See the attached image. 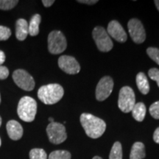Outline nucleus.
<instances>
[{
  "label": "nucleus",
  "mask_w": 159,
  "mask_h": 159,
  "mask_svg": "<svg viewBox=\"0 0 159 159\" xmlns=\"http://www.w3.org/2000/svg\"><path fill=\"white\" fill-rule=\"evenodd\" d=\"M80 123L85 134L91 139L102 136L106 129V124L102 119L87 113L81 114Z\"/></svg>",
  "instance_id": "nucleus-1"
},
{
  "label": "nucleus",
  "mask_w": 159,
  "mask_h": 159,
  "mask_svg": "<svg viewBox=\"0 0 159 159\" xmlns=\"http://www.w3.org/2000/svg\"><path fill=\"white\" fill-rule=\"evenodd\" d=\"M63 94V87L57 83L43 85L38 91V97L46 105L55 104L62 99Z\"/></svg>",
  "instance_id": "nucleus-2"
},
{
  "label": "nucleus",
  "mask_w": 159,
  "mask_h": 159,
  "mask_svg": "<svg viewBox=\"0 0 159 159\" xmlns=\"http://www.w3.org/2000/svg\"><path fill=\"white\" fill-rule=\"evenodd\" d=\"M37 113V102L30 97H21L17 107L18 116L21 120L26 122L34 121Z\"/></svg>",
  "instance_id": "nucleus-3"
},
{
  "label": "nucleus",
  "mask_w": 159,
  "mask_h": 159,
  "mask_svg": "<svg viewBox=\"0 0 159 159\" xmlns=\"http://www.w3.org/2000/svg\"><path fill=\"white\" fill-rule=\"evenodd\" d=\"M67 47L66 39L58 30H53L48 35V49L51 54H61Z\"/></svg>",
  "instance_id": "nucleus-4"
},
{
  "label": "nucleus",
  "mask_w": 159,
  "mask_h": 159,
  "mask_svg": "<svg viewBox=\"0 0 159 159\" xmlns=\"http://www.w3.org/2000/svg\"><path fill=\"white\" fill-rule=\"evenodd\" d=\"M136 104V96L134 90L129 86L121 89L119 94L118 107L122 112L129 113Z\"/></svg>",
  "instance_id": "nucleus-5"
},
{
  "label": "nucleus",
  "mask_w": 159,
  "mask_h": 159,
  "mask_svg": "<svg viewBox=\"0 0 159 159\" xmlns=\"http://www.w3.org/2000/svg\"><path fill=\"white\" fill-rule=\"evenodd\" d=\"M92 36L94 39L97 48L103 52H108L113 48V42L111 37L102 27H96L93 30Z\"/></svg>",
  "instance_id": "nucleus-6"
},
{
  "label": "nucleus",
  "mask_w": 159,
  "mask_h": 159,
  "mask_svg": "<svg viewBox=\"0 0 159 159\" xmlns=\"http://www.w3.org/2000/svg\"><path fill=\"white\" fill-rule=\"evenodd\" d=\"M47 134L49 142L54 144H61L67 138L64 125L58 122L49 123L47 127Z\"/></svg>",
  "instance_id": "nucleus-7"
},
{
  "label": "nucleus",
  "mask_w": 159,
  "mask_h": 159,
  "mask_svg": "<svg viewBox=\"0 0 159 159\" xmlns=\"http://www.w3.org/2000/svg\"><path fill=\"white\" fill-rule=\"evenodd\" d=\"M13 79L16 84L23 90L30 91L35 88L34 79L24 69H17L13 71Z\"/></svg>",
  "instance_id": "nucleus-8"
},
{
  "label": "nucleus",
  "mask_w": 159,
  "mask_h": 159,
  "mask_svg": "<svg viewBox=\"0 0 159 159\" xmlns=\"http://www.w3.org/2000/svg\"><path fill=\"white\" fill-rule=\"evenodd\" d=\"M128 31L133 41L136 43H142L146 39V33L142 23L137 19H132L128 21Z\"/></svg>",
  "instance_id": "nucleus-9"
},
{
  "label": "nucleus",
  "mask_w": 159,
  "mask_h": 159,
  "mask_svg": "<svg viewBox=\"0 0 159 159\" xmlns=\"http://www.w3.org/2000/svg\"><path fill=\"white\" fill-rule=\"evenodd\" d=\"M114 88V80L109 76L100 79L96 88V99L98 101H104L110 96Z\"/></svg>",
  "instance_id": "nucleus-10"
},
{
  "label": "nucleus",
  "mask_w": 159,
  "mask_h": 159,
  "mask_svg": "<svg viewBox=\"0 0 159 159\" xmlns=\"http://www.w3.org/2000/svg\"><path fill=\"white\" fill-rule=\"evenodd\" d=\"M58 66L61 70L69 75H76L80 71V66L74 57L63 55L58 59Z\"/></svg>",
  "instance_id": "nucleus-11"
},
{
  "label": "nucleus",
  "mask_w": 159,
  "mask_h": 159,
  "mask_svg": "<svg viewBox=\"0 0 159 159\" xmlns=\"http://www.w3.org/2000/svg\"><path fill=\"white\" fill-rule=\"evenodd\" d=\"M107 33L109 36H111L118 42L125 43L128 39V35L125 33L124 28L116 20H113L109 22Z\"/></svg>",
  "instance_id": "nucleus-12"
},
{
  "label": "nucleus",
  "mask_w": 159,
  "mask_h": 159,
  "mask_svg": "<svg viewBox=\"0 0 159 159\" xmlns=\"http://www.w3.org/2000/svg\"><path fill=\"white\" fill-rule=\"evenodd\" d=\"M7 134L10 139L18 141L23 136V128L19 122L16 120H10L6 125Z\"/></svg>",
  "instance_id": "nucleus-13"
},
{
  "label": "nucleus",
  "mask_w": 159,
  "mask_h": 159,
  "mask_svg": "<svg viewBox=\"0 0 159 159\" xmlns=\"http://www.w3.org/2000/svg\"><path fill=\"white\" fill-rule=\"evenodd\" d=\"M29 34L28 23L24 19H19L16 23V37L19 41H25Z\"/></svg>",
  "instance_id": "nucleus-14"
},
{
  "label": "nucleus",
  "mask_w": 159,
  "mask_h": 159,
  "mask_svg": "<svg viewBox=\"0 0 159 159\" xmlns=\"http://www.w3.org/2000/svg\"><path fill=\"white\" fill-rule=\"evenodd\" d=\"M146 156L144 144L142 142H135L131 148L130 159H143Z\"/></svg>",
  "instance_id": "nucleus-15"
},
{
  "label": "nucleus",
  "mask_w": 159,
  "mask_h": 159,
  "mask_svg": "<svg viewBox=\"0 0 159 159\" xmlns=\"http://www.w3.org/2000/svg\"><path fill=\"white\" fill-rule=\"evenodd\" d=\"M136 84L139 90L143 94H148L150 91V84L148 77L144 72H139L136 75Z\"/></svg>",
  "instance_id": "nucleus-16"
},
{
  "label": "nucleus",
  "mask_w": 159,
  "mask_h": 159,
  "mask_svg": "<svg viewBox=\"0 0 159 159\" xmlns=\"http://www.w3.org/2000/svg\"><path fill=\"white\" fill-rule=\"evenodd\" d=\"M131 111H132L133 117L137 122H142L146 115V106L142 102L136 103Z\"/></svg>",
  "instance_id": "nucleus-17"
},
{
  "label": "nucleus",
  "mask_w": 159,
  "mask_h": 159,
  "mask_svg": "<svg viewBox=\"0 0 159 159\" xmlns=\"http://www.w3.org/2000/svg\"><path fill=\"white\" fill-rule=\"evenodd\" d=\"M41 17L39 14H35L32 16L30 24H28L29 34L31 36H36L39 33V25L41 23Z\"/></svg>",
  "instance_id": "nucleus-18"
},
{
  "label": "nucleus",
  "mask_w": 159,
  "mask_h": 159,
  "mask_svg": "<svg viewBox=\"0 0 159 159\" xmlns=\"http://www.w3.org/2000/svg\"><path fill=\"white\" fill-rule=\"evenodd\" d=\"M109 159H122V148L120 142H116L113 145Z\"/></svg>",
  "instance_id": "nucleus-19"
},
{
  "label": "nucleus",
  "mask_w": 159,
  "mask_h": 159,
  "mask_svg": "<svg viewBox=\"0 0 159 159\" xmlns=\"http://www.w3.org/2000/svg\"><path fill=\"white\" fill-rule=\"evenodd\" d=\"M71 153L66 150H55L49 156V159H71Z\"/></svg>",
  "instance_id": "nucleus-20"
},
{
  "label": "nucleus",
  "mask_w": 159,
  "mask_h": 159,
  "mask_svg": "<svg viewBox=\"0 0 159 159\" xmlns=\"http://www.w3.org/2000/svg\"><path fill=\"white\" fill-rule=\"evenodd\" d=\"M30 159H47V152L44 150L40 148H34L30 152Z\"/></svg>",
  "instance_id": "nucleus-21"
},
{
  "label": "nucleus",
  "mask_w": 159,
  "mask_h": 159,
  "mask_svg": "<svg viewBox=\"0 0 159 159\" xmlns=\"http://www.w3.org/2000/svg\"><path fill=\"white\" fill-rule=\"evenodd\" d=\"M19 1L17 0H0V10L3 11H9L13 9Z\"/></svg>",
  "instance_id": "nucleus-22"
},
{
  "label": "nucleus",
  "mask_w": 159,
  "mask_h": 159,
  "mask_svg": "<svg viewBox=\"0 0 159 159\" xmlns=\"http://www.w3.org/2000/svg\"><path fill=\"white\" fill-rule=\"evenodd\" d=\"M147 53L152 61L159 65V49L156 47H149L147 49Z\"/></svg>",
  "instance_id": "nucleus-23"
},
{
  "label": "nucleus",
  "mask_w": 159,
  "mask_h": 159,
  "mask_svg": "<svg viewBox=\"0 0 159 159\" xmlns=\"http://www.w3.org/2000/svg\"><path fill=\"white\" fill-rule=\"evenodd\" d=\"M11 35V29L5 26L0 25V41H7Z\"/></svg>",
  "instance_id": "nucleus-24"
},
{
  "label": "nucleus",
  "mask_w": 159,
  "mask_h": 159,
  "mask_svg": "<svg viewBox=\"0 0 159 159\" xmlns=\"http://www.w3.org/2000/svg\"><path fill=\"white\" fill-rule=\"evenodd\" d=\"M149 111H150V115L154 119H159V101L152 103L150 105Z\"/></svg>",
  "instance_id": "nucleus-25"
},
{
  "label": "nucleus",
  "mask_w": 159,
  "mask_h": 159,
  "mask_svg": "<svg viewBox=\"0 0 159 159\" xmlns=\"http://www.w3.org/2000/svg\"><path fill=\"white\" fill-rule=\"evenodd\" d=\"M148 75L151 80L156 81L159 87V69L156 68L150 69L148 71Z\"/></svg>",
  "instance_id": "nucleus-26"
},
{
  "label": "nucleus",
  "mask_w": 159,
  "mask_h": 159,
  "mask_svg": "<svg viewBox=\"0 0 159 159\" xmlns=\"http://www.w3.org/2000/svg\"><path fill=\"white\" fill-rule=\"evenodd\" d=\"M9 76V70L6 66H0V80H5Z\"/></svg>",
  "instance_id": "nucleus-27"
},
{
  "label": "nucleus",
  "mask_w": 159,
  "mask_h": 159,
  "mask_svg": "<svg viewBox=\"0 0 159 159\" xmlns=\"http://www.w3.org/2000/svg\"><path fill=\"white\" fill-rule=\"evenodd\" d=\"M78 2L80 3H83V4H85V5H94V4H96L98 2V1L97 0H79V1H77Z\"/></svg>",
  "instance_id": "nucleus-28"
},
{
  "label": "nucleus",
  "mask_w": 159,
  "mask_h": 159,
  "mask_svg": "<svg viewBox=\"0 0 159 159\" xmlns=\"http://www.w3.org/2000/svg\"><path fill=\"white\" fill-rule=\"evenodd\" d=\"M153 140L157 144H159V127L155 130L153 134Z\"/></svg>",
  "instance_id": "nucleus-29"
},
{
  "label": "nucleus",
  "mask_w": 159,
  "mask_h": 159,
  "mask_svg": "<svg viewBox=\"0 0 159 159\" xmlns=\"http://www.w3.org/2000/svg\"><path fill=\"white\" fill-rule=\"evenodd\" d=\"M54 2H55L54 0H43L42 1L43 5H44V7H50L51 5H53V3Z\"/></svg>",
  "instance_id": "nucleus-30"
},
{
  "label": "nucleus",
  "mask_w": 159,
  "mask_h": 159,
  "mask_svg": "<svg viewBox=\"0 0 159 159\" xmlns=\"http://www.w3.org/2000/svg\"><path fill=\"white\" fill-rule=\"evenodd\" d=\"M6 59V56L5 52L3 51L0 50V66H2L5 63Z\"/></svg>",
  "instance_id": "nucleus-31"
},
{
  "label": "nucleus",
  "mask_w": 159,
  "mask_h": 159,
  "mask_svg": "<svg viewBox=\"0 0 159 159\" xmlns=\"http://www.w3.org/2000/svg\"><path fill=\"white\" fill-rule=\"evenodd\" d=\"M154 3H155V5H156L158 11H159V0H156V1L154 2Z\"/></svg>",
  "instance_id": "nucleus-32"
},
{
  "label": "nucleus",
  "mask_w": 159,
  "mask_h": 159,
  "mask_svg": "<svg viewBox=\"0 0 159 159\" xmlns=\"http://www.w3.org/2000/svg\"><path fill=\"white\" fill-rule=\"evenodd\" d=\"M49 122H50V123L54 122V119L52 118V117H50V118H49Z\"/></svg>",
  "instance_id": "nucleus-33"
},
{
  "label": "nucleus",
  "mask_w": 159,
  "mask_h": 159,
  "mask_svg": "<svg viewBox=\"0 0 159 159\" xmlns=\"http://www.w3.org/2000/svg\"><path fill=\"white\" fill-rule=\"evenodd\" d=\"M92 159H102V158H101V157H99V156H94Z\"/></svg>",
  "instance_id": "nucleus-34"
},
{
  "label": "nucleus",
  "mask_w": 159,
  "mask_h": 159,
  "mask_svg": "<svg viewBox=\"0 0 159 159\" xmlns=\"http://www.w3.org/2000/svg\"><path fill=\"white\" fill-rule=\"evenodd\" d=\"M1 125H2V118L1 116H0V127H1Z\"/></svg>",
  "instance_id": "nucleus-35"
},
{
  "label": "nucleus",
  "mask_w": 159,
  "mask_h": 159,
  "mask_svg": "<svg viewBox=\"0 0 159 159\" xmlns=\"http://www.w3.org/2000/svg\"><path fill=\"white\" fill-rule=\"evenodd\" d=\"M2 145V141H1V138H0V147H1Z\"/></svg>",
  "instance_id": "nucleus-36"
},
{
  "label": "nucleus",
  "mask_w": 159,
  "mask_h": 159,
  "mask_svg": "<svg viewBox=\"0 0 159 159\" xmlns=\"http://www.w3.org/2000/svg\"><path fill=\"white\" fill-rule=\"evenodd\" d=\"M0 103H1V95H0Z\"/></svg>",
  "instance_id": "nucleus-37"
}]
</instances>
